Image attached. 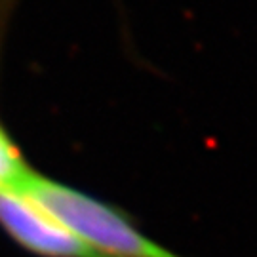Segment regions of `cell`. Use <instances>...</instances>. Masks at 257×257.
I'll return each instance as SVG.
<instances>
[{
  "mask_svg": "<svg viewBox=\"0 0 257 257\" xmlns=\"http://www.w3.org/2000/svg\"><path fill=\"white\" fill-rule=\"evenodd\" d=\"M19 187L105 257H183L151 238L118 206L33 168Z\"/></svg>",
  "mask_w": 257,
  "mask_h": 257,
  "instance_id": "obj_1",
  "label": "cell"
},
{
  "mask_svg": "<svg viewBox=\"0 0 257 257\" xmlns=\"http://www.w3.org/2000/svg\"><path fill=\"white\" fill-rule=\"evenodd\" d=\"M0 229L37 257H105L19 185L0 193Z\"/></svg>",
  "mask_w": 257,
  "mask_h": 257,
  "instance_id": "obj_2",
  "label": "cell"
},
{
  "mask_svg": "<svg viewBox=\"0 0 257 257\" xmlns=\"http://www.w3.org/2000/svg\"><path fill=\"white\" fill-rule=\"evenodd\" d=\"M29 172L31 168L25 162L21 149L0 122V193L18 187Z\"/></svg>",
  "mask_w": 257,
  "mask_h": 257,
  "instance_id": "obj_3",
  "label": "cell"
},
{
  "mask_svg": "<svg viewBox=\"0 0 257 257\" xmlns=\"http://www.w3.org/2000/svg\"><path fill=\"white\" fill-rule=\"evenodd\" d=\"M18 2L19 0H0V55H2L6 33L10 27V19L14 16V10L18 6Z\"/></svg>",
  "mask_w": 257,
  "mask_h": 257,
  "instance_id": "obj_4",
  "label": "cell"
}]
</instances>
